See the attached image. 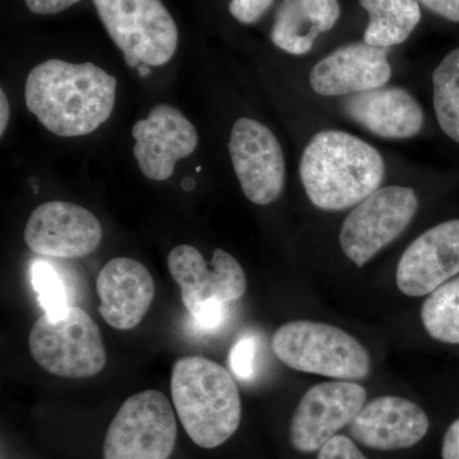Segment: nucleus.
<instances>
[{
	"label": "nucleus",
	"mask_w": 459,
	"mask_h": 459,
	"mask_svg": "<svg viewBox=\"0 0 459 459\" xmlns=\"http://www.w3.org/2000/svg\"><path fill=\"white\" fill-rule=\"evenodd\" d=\"M274 0H231L229 5L230 13L244 25H252L264 16Z\"/></svg>",
	"instance_id": "25"
},
{
	"label": "nucleus",
	"mask_w": 459,
	"mask_h": 459,
	"mask_svg": "<svg viewBox=\"0 0 459 459\" xmlns=\"http://www.w3.org/2000/svg\"><path fill=\"white\" fill-rule=\"evenodd\" d=\"M429 425L427 413L415 402L385 395L364 404L349 431L362 446L395 451L418 444L427 435Z\"/></svg>",
	"instance_id": "18"
},
{
	"label": "nucleus",
	"mask_w": 459,
	"mask_h": 459,
	"mask_svg": "<svg viewBox=\"0 0 459 459\" xmlns=\"http://www.w3.org/2000/svg\"><path fill=\"white\" fill-rule=\"evenodd\" d=\"M9 115H11V108H9V101L4 90H0V135H4L7 131L9 123Z\"/></svg>",
	"instance_id": "30"
},
{
	"label": "nucleus",
	"mask_w": 459,
	"mask_h": 459,
	"mask_svg": "<svg viewBox=\"0 0 459 459\" xmlns=\"http://www.w3.org/2000/svg\"><path fill=\"white\" fill-rule=\"evenodd\" d=\"M272 351L291 369L359 380L369 376V352L342 329L312 320L281 325L272 337Z\"/></svg>",
	"instance_id": "4"
},
{
	"label": "nucleus",
	"mask_w": 459,
	"mask_h": 459,
	"mask_svg": "<svg viewBox=\"0 0 459 459\" xmlns=\"http://www.w3.org/2000/svg\"><path fill=\"white\" fill-rule=\"evenodd\" d=\"M340 18L338 0H283L271 40L287 54L305 56L313 50L320 35L333 30Z\"/></svg>",
	"instance_id": "19"
},
{
	"label": "nucleus",
	"mask_w": 459,
	"mask_h": 459,
	"mask_svg": "<svg viewBox=\"0 0 459 459\" xmlns=\"http://www.w3.org/2000/svg\"><path fill=\"white\" fill-rule=\"evenodd\" d=\"M101 240L98 217L71 202L39 205L25 228L27 247L36 255L51 258H84L98 249Z\"/></svg>",
	"instance_id": "12"
},
{
	"label": "nucleus",
	"mask_w": 459,
	"mask_h": 459,
	"mask_svg": "<svg viewBox=\"0 0 459 459\" xmlns=\"http://www.w3.org/2000/svg\"><path fill=\"white\" fill-rule=\"evenodd\" d=\"M394 77L388 51L365 41L350 42L319 59L310 68V89L325 99H344L380 89Z\"/></svg>",
	"instance_id": "13"
},
{
	"label": "nucleus",
	"mask_w": 459,
	"mask_h": 459,
	"mask_svg": "<svg viewBox=\"0 0 459 459\" xmlns=\"http://www.w3.org/2000/svg\"><path fill=\"white\" fill-rule=\"evenodd\" d=\"M459 273V220L437 223L419 235L398 262L395 282L411 298L430 295Z\"/></svg>",
	"instance_id": "15"
},
{
	"label": "nucleus",
	"mask_w": 459,
	"mask_h": 459,
	"mask_svg": "<svg viewBox=\"0 0 459 459\" xmlns=\"http://www.w3.org/2000/svg\"><path fill=\"white\" fill-rule=\"evenodd\" d=\"M316 459H368L356 444L342 435H336L319 449Z\"/></svg>",
	"instance_id": "26"
},
{
	"label": "nucleus",
	"mask_w": 459,
	"mask_h": 459,
	"mask_svg": "<svg viewBox=\"0 0 459 459\" xmlns=\"http://www.w3.org/2000/svg\"><path fill=\"white\" fill-rule=\"evenodd\" d=\"M369 17L362 41L391 49L409 40L421 21L419 0H360Z\"/></svg>",
	"instance_id": "20"
},
{
	"label": "nucleus",
	"mask_w": 459,
	"mask_h": 459,
	"mask_svg": "<svg viewBox=\"0 0 459 459\" xmlns=\"http://www.w3.org/2000/svg\"><path fill=\"white\" fill-rule=\"evenodd\" d=\"M341 101L347 119L380 140H412L424 129V108L406 87L386 84Z\"/></svg>",
	"instance_id": "16"
},
{
	"label": "nucleus",
	"mask_w": 459,
	"mask_h": 459,
	"mask_svg": "<svg viewBox=\"0 0 459 459\" xmlns=\"http://www.w3.org/2000/svg\"><path fill=\"white\" fill-rule=\"evenodd\" d=\"M178 437L168 397L156 389L126 398L111 421L104 459H169Z\"/></svg>",
	"instance_id": "8"
},
{
	"label": "nucleus",
	"mask_w": 459,
	"mask_h": 459,
	"mask_svg": "<svg viewBox=\"0 0 459 459\" xmlns=\"http://www.w3.org/2000/svg\"><path fill=\"white\" fill-rule=\"evenodd\" d=\"M431 84L437 122L444 134L459 144V48L437 65Z\"/></svg>",
	"instance_id": "21"
},
{
	"label": "nucleus",
	"mask_w": 459,
	"mask_h": 459,
	"mask_svg": "<svg viewBox=\"0 0 459 459\" xmlns=\"http://www.w3.org/2000/svg\"><path fill=\"white\" fill-rule=\"evenodd\" d=\"M96 291L99 313L105 322L117 331H129L146 316L155 299L156 285L146 265L119 256L100 271Z\"/></svg>",
	"instance_id": "17"
},
{
	"label": "nucleus",
	"mask_w": 459,
	"mask_h": 459,
	"mask_svg": "<svg viewBox=\"0 0 459 459\" xmlns=\"http://www.w3.org/2000/svg\"><path fill=\"white\" fill-rule=\"evenodd\" d=\"M135 140L133 153L144 177L155 181L172 177L175 164L195 152L198 146L195 126L177 108L156 105L147 119L132 129Z\"/></svg>",
	"instance_id": "14"
},
{
	"label": "nucleus",
	"mask_w": 459,
	"mask_h": 459,
	"mask_svg": "<svg viewBox=\"0 0 459 459\" xmlns=\"http://www.w3.org/2000/svg\"><path fill=\"white\" fill-rule=\"evenodd\" d=\"M415 188L400 184L380 186L351 208L340 230V247L349 261L364 267L406 231L419 211Z\"/></svg>",
	"instance_id": "7"
},
{
	"label": "nucleus",
	"mask_w": 459,
	"mask_h": 459,
	"mask_svg": "<svg viewBox=\"0 0 459 459\" xmlns=\"http://www.w3.org/2000/svg\"><path fill=\"white\" fill-rule=\"evenodd\" d=\"M443 459H459V419L448 428L444 435Z\"/></svg>",
	"instance_id": "29"
},
{
	"label": "nucleus",
	"mask_w": 459,
	"mask_h": 459,
	"mask_svg": "<svg viewBox=\"0 0 459 459\" xmlns=\"http://www.w3.org/2000/svg\"><path fill=\"white\" fill-rule=\"evenodd\" d=\"M385 156L370 142L342 129H322L305 144L299 178L307 199L325 212L351 210L385 186Z\"/></svg>",
	"instance_id": "2"
},
{
	"label": "nucleus",
	"mask_w": 459,
	"mask_h": 459,
	"mask_svg": "<svg viewBox=\"0 0 459 459\" xmlns=\"http://www.w3.org/2000/svg\"><path fill=\"white\" fill-rule=\"evenodd\" d=\"M117 86V78L92 63L50 59L30 72L25 101L48 131L60 137H82L108 122Z\"/></svg>",
	"instance_id": "1"
},
{
	"label": "nucleus",
	"mask_w": 459,
	"mask_h": 459,
	"mask_svg": "<svg viewBox=\"0 0 459 459\" xmlns=\"http://www.w3.org/2000/svg\"><path fill=\"white\" fill-rule=\"evenodd\" d=\"M421 320L434 340L459 344V277L428 296L422 305Z\"/></svg>",
	"instance_id": "22"
},
{
	"label": "nucleus",
	"mask_w": 459,
	"mask_h": 459,
	"mask_svg": "<svg viewBox=\"0 0 459 459\" xmlns=\"http://www.w3.org/2000/svg\"><path fill=\"white\" fill-rule=\"evenodd\" d=\"M419 3L431 13L459 23V0H419Z\"/></svg>",
	"instance_id": "27"
},
{
	"label": "nucleus",
	"mask_w": 459,
	"mask_h": 459,
	"mask_svg": "<svg viewBox=\"0 0 459 459\" xmlns=\"http://www.w3.org/2000/svg\"><path fill=\"white\" fill-rule=\"evenodd\" d=\"M367 401L364 386L349 382H325L301 397L290 425V440L299 452L319 451L338 431L349 427Z\"/></svg>",
	"instance_id": "11"
},
{
	"label": "nucleus",
	"mask_w": 459,
	"mask_h": 459,
	"mask_svg": "<svg viewBox=\"0 0 459 459\" xmlns=\"http://www.w3.org/2000/svg\"><path fill=\"white\" fill-rule=\"evenodd\" d=\"M29 347L33 360L51 376L83 379L107 367L101 332L80 307L56 316L42 314L30 331Z\"/></svg>",
	"instance_id": "5"
},
{
	"label": "nucleus",
	"mask_w": 459,
	"mask_h": 459,
	"mask_svg": "<svg viewBox=\"0 0 459 459\" xmlns=\"http://www.w3.org/2000/svg\"><path fill=\"white\" fill-rule=\"evenodd\" d=\"M32 283L45 313L56 316L68 309L65 283L49 263L38 261L33 264Z\"/></svg>",
	"instance_id": "23"
},
{
	"label": "nucleus",
	"mask_w": 459,
	"mask_h": 459,
	"mask_svg": "<svg viewBox=\"0 0 459 459\" xmlns=\"http://www.w3.org/2000/svg\"><path fill=\"white\" fill-rule=\"evenodd\" d=\"M256 358V340L253 336L238 338L232 346L229 356V365L232 373L241 380H249L255 374Z\"/></svg>",
	"instance_id": "24"
},
{
	"label": "nucleus",
	"mask_w": 459,
	"mask_h": 459,
	"mask_svg": "<svg viewBox=\"0 0 459 459\" xmlns=\"http://www.w3.org/2000/svg\"><path fill=\"white\" fill-rule=\"evenodd\" d=\"M229 152L241 190L252 204H272L282 195L285 153L279 138L265 124L238 117L230 133Z\"/></svg>",
	"instance_id": "9"
},
{
	"label": "nucleus",
	"mask_w": 459,
	"mask_h": 459,
	"mask_svg": "<svg viewBox=\"0 0 459 459\" xmlns=\"http://www.w3.org/2000/svg\"><path fill=\"white\" fill-rule=\"evenodd\" d=\"M172 403L190 439L204 449L228 442L241 421L240 392L228 369L204 356L172 367Z\"/></svg>",
	"instance_id": "3"
},
{
	"label": "nucleus",
	"mask_w": 459,
	"mask_h": 459,
	"mask_svg": "<svg viewBox=\"0 0 459 459\" xmlns=\"http://www.w3.org/2000/svg\"><path fill=\"white\" fill-rule=\"evenodd\" d=\"M168 265L172 279L180 287L184 307L192 316L211 301L228 305L246 294V272L237 258L225 250L214 249L211 263H207L197 247L184 244L171 250Z\"/></svg>",
	"instance_id": "10"
},
{
	"label": "nucleus",
	"mask_w": 459,
	"mask_h": 459,
	"mask_svg": "<svg viewBox=\"0 0 459 459\" xmlns=\"http://www.w3.org/2000/svg\"><path fill=\"white\" fill-rule=\"evenodd\" d=\"M81 0H26L27 7L36 14H56Z\"/></svg>",
	"instance_id": "28"
},
{
	"label": "nucleus",
	"mask_w": 459,
	"mask_h": 459,
	"mask_svg": "<svg viewBox=\"0 0 459 459\" xmlns=\"http://www.w3.org/2000/svg\"><path fill=\"white\" fill-rule=\"evenodd\" d=\"M181 186L186 190L193 189L195 186V179L193 178H186V179L181 181Z\"/></svg>",
	"instance_id": "31"
},
{
	"label": "nucleus",
	"mask_w": 459,
	"mask_h": 459,
	"mask_svg": "<svg viewBox=\"0 0 459 459\" xmlns=\"http://www.w3.org/2000/svg\"><path fill=\"white\" fill-rule=\"evenodd\" d=\"M93 4L131 68L170 62L179 32L161 0H93Z\"/></svg>",
	"instance_id": "6"
}]
</instances>
